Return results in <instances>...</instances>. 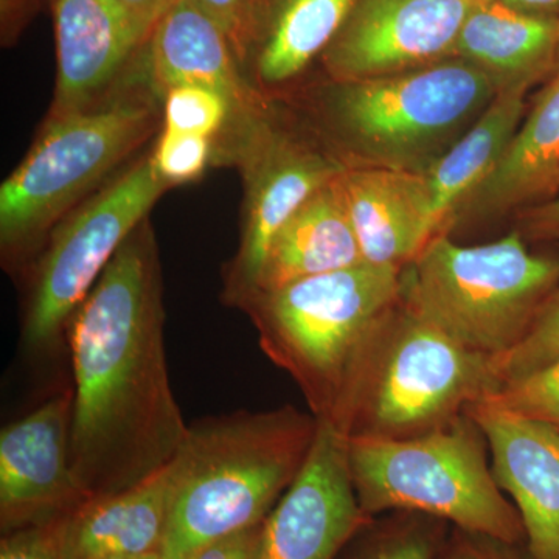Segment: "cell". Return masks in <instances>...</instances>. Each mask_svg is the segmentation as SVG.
Listing matches in <instances>:
<instances>
[{
	"instance_id": "1",
	"label": "cell",
	"mask_w": 559,
	"mask_h": 559,
	"mask_svg": "<svg viewBox=\"0 0 559 559\" xmlns=\"http://www.w3.org/2000/svg\"><path fill=\"white\" fill-rule=\"evenodd\" d=\"M156 237L146 218L69 320L70 465L87 499L135 487L189 436L173 393Z\"/></svg>"
},
{
	"instance_id": "2",
	"label": "cell",
	"mask_w": 559,
	"mask_h": 559,
	"mask_svg": "<svg viewBox=\"0 0 559 559\" xmlns=\"http://www.w3.org/2000/svg\"><path fill=\"white\" fill-rule=\"evenodd\" d=\"M319 421L297 407L238 411L189 425L160 557L186 559L270 516L310 457Z\"/></svg>"
},
{
	"instance_id": "3",
	"label": "cell",
	"mask_w": 559,
	"mask_h": 559,
	"mask_svg": "<svg viewBox=\"0 0 559 559\" xmlns=\"http://www.w3.org/2000/svg\"><path fill=\"white\" fill-rule=\"evenodd\" d=\"M492 359L399 304L360 352L333 417L347 439L404 440L448 428L500 388Z\"/></svg>"
},
{
	"instance_id": "4",
	"label": "cell",
	"mask_w": 559,
	"mask_h": 559,
	"mask_svg": "<svg viewBox=\"0 0 559 559\" xmlns=\"http://www.w3.org/2000/svg\"><path fill=\"white\" fill-rule=\"evenodd\" d=\"M159 92L127 79L105 100L49 116L27 156L0 187L3 261L16 263L156 131Z\"/></svg>"
},
{
	"instance_id": "5",
	"label": "cell",
	"mask_w": 559,
	"mask_h": 559,
	"mask_svg": "<svg viewBox=\"0 0 559 559\" xmlns=\"http://www.w3.org/2000/svg\"><path fill=\"white\" fill-rule=\"evenodd\" d=\"M401 267L358 266L250 296L240 310L260 347L296 381L318 419H330L381 320L399 304Z\"/></svg>"
},
{
	"instance_id": "6",
	"label": "cell",
	"mask_w": 559,
	"mask_h": 559,
	"mask_svg": "<svg viewBox=\"0 0 559 559\" xmlns=\"http://www.w3.org/2000/svg\"><path fill=\"white\" fill-rule=\"evenodd\" d=\"M559 285V260L533 255L520 231L480 246L439 234L401 271L400 299L463 347L496 359L527 336Z\"/></svg>"
},
{
	"instance_id": "7",
	"label": "cell",
	"mask_w": 559,
	"mask_h": 559,
	"mask_svg": "<svg viewBox=\"0 0 559 559\" xmlns=\"http://www.w3.org/2000/svg\"><path fill=\"white\" fill-rule=\"evenodd\" d=\"M348 465L366 516L415 511L452 527L525 543L520 511L499 488L487 439L468 414L415 439H348Z\"/></svg>"
},
{
	"instance_id": "8",
	"label": "cell",
	"mask_w": 559,
	"mask_h": 559,
	"mask_svg": "<svg viewBox=\"0 0 559 559\" xmlns=\"http://www.w3.org/2000/svg\"><path fill=\"white\" fill-rule=\"evenodd\" d=\"M498 92L484 70L452 58L395 75L334 81L326 114L337 139L369 165L425 173Z\"/></svg>"
},
{
	"instance_id": "9",
	"label": "cell",
	"mask_w": 559,
	"mask_h": 559,
	"mask_svg": "<svg viewBox=\"0 0 559 559\" xmlns=\"http://www.w3.org/2000/svg\"><path fill=\"white\" fill-rule=\"evenodd\" d=\"M151 151L95 190L53 227L33 274L22 341L44 352L66 334L69 320L124 240L148 218L167 191Z\"/></svg>"
},
{
	"instance_id": "10",
	"label": "cell",
	"mask_w": 559,
	"mask_h": 559,
	"mask_svg": "<svg viewBox=\"0 0 559 559\" xmlns=\"http://www.w3.org/2000/svg\"><path fill=\"white\" fill-rule=\"evenodd\" d=\"M266 110L229 128L231 157L240 164L245 182L241 241L224 275V300L237 308L257 289L277 231L347 168L277 130Z\"/></svg>"
},
{
	"instance_id": "11",
	"label": "cell",
	"mask_w": 559,
	"mask_h": 559,
	"mask_svg": "<svg viewBox=\"0 0 559 559\" xmlns=\"http://www.w3.org/2000/svg\"><path fill=\"white\" fill-rule=\"evenodd\" d=\"M480 0H356L323 53L333 81L395 75L454 57Z\"/></svg>"
},
{
	"instance_id": "12",
	"label": "cell",
	"mask_w": 559,
	"mask_h": 559,
	"mask_svg": "<svg viewBox=\"0 0 559 559\" xmlns=\"http://www.w3.org/2000/svg\"><path fill=\"white\" fill-rule=\"evenodd\" d=\"M318 421L310 457L264 521L261 559H336L371 520L353 487L347 437Z\"/></svg>"
},
{
	"instance_id": "13",
	"label": "cell",
	"mask_w": 559,
	"mask_h": 559,
	"mask_svg": "<svg viewBox=\"0 0 559 559\" xmlns=\"http://www.w3.org/2000/svg\"><path fill=\"white\" fill-rule=\"evenodd\" d=\"M72 403L66 390L0 433L2 535L66 520L90 500L70 465Z\"/></svg>"
},
{
	"instance_id": "14",
	"label": "cell",
	"mask_w": 559,
	"mask_h": 559,
	"mask_svg": "<svg viewBox=\"0 0 559 559\" xmlns=\"http://www.w3.org/2000/svg\"><path fill=\"white\" fill-rule=\"evenodd\" d=\"M53 16L57 86L49 116L105 100L154 27L117 0H55Z\"/></svg>"
},
{
	"instance_id": "15",
	"label": "cell",
	"mask_w": 559,
	"mask_h": 559,
	"mask_svg": "<svg viewBox=\"0 0 559 559\" xmlns=\"http://www.w3.org/2000/svg\"><path fill=\"white\" fill-rule=\"evenodd\" d=\"M466 414L487 439L499 488L520 511L533 559H559V432L546 423L476 403Z\"/></svg>"
},
{
	"instance_id": "16",
	"label": "cell",
	"mask_w": 559,
	"mask_h": 559,
	"mask_svg": "<svg viewBox=\"0 0 559 559\" xmlns=\"http://www.w3.org/2000/svg\"><path fill=\"white\" fill-rule=\"evenodd\" d=\"M146 70L162 97L176 86H201L229 98L230 123L266 110L245 75L226 31L193 0H175L146 43ZM227 127V128H229Z\"/></svg>"
},
{
	"instance_id": "17",
	"label": "cell",
	"mask_w": 559,
	"mask_h": 559,
	"mask_svg": "<svg viewBox=\"0 0 559 559\" xmlns=\"http://www.w3.org/2000/svg\"><path fill=\"white\" fill-rule=\"evenodd\" d=\"M337 182L364 263L403 270L436 237L423 173L347 167Z\"/></svg>"
},
{
	"instance_id": "18",
	"label": "cell",
	"mask_w": 559,
	"mask_h": 559,
	"mask_svg": "<svg viewBox=\"0 0 559 559\" xmlns=\"http://www.w3.org/2000/svg\"><path fill=\"white\" fill-rule=\"evenodd\" d=\"M178 487L175 460L135 487L87 500L66 518L68 559L160 555Z\"/></svg>"
},
{
	"instance_id": "19",
	"label": "cell",
	"mask_w": 559,
	"mask_h": 559,
	"mask_svg": "<svg viewBox=\"0 0 559 559\" xmlns=\"http://www.w3.org/2000/svg\"><path fill=\"white\" fill-rule=\"evenodd\" d=\"M559 20L511 9L500 0H480L455 43L454 58L468 61L498 90L530 84L554 73Z\"/></svg>"
},
{
	"instance_id": "20",
	"label": "cell",
	"mask_w": 559,
	"mask_h": 559,
	"mask_svg": "<svg viewBox=\"0 0 559 559\" xmlns=\"http://www.w3.org/2000/svg\"><path fill=\"white\" fill-rule=\"evenodd\" d=\"M337 178L305 202L277 231L253 294L364 263Z\"/></svg>"
},
{
	"instance_id": "21",
	"label": "cell",
	"mask_w": 559,
	"mask_h": 559,
	"mask_svg": "<svg viewBox=\"0 0 559 559\" xmlns=\"http://www.w3.org/2000/svg\"><path fill=\"white\" fill-rule=\"evenodd\" d=\"M559 176V70L540 91L524 124L495 170L455 210L457 216H491L557 189Z\"/></svg>"
},
{
	"instance_id": "22",
	"label": "cell",
	"mask_w": 559,
	"mask_h": 559,
	"mask_svg": "<svg viewBox=\"0 0 559 559\" xmlns=\"http://www.w3.org/2000/svg\"><path fill=\"white\" fill-rule=\"evenodd\" d=\"M530 84L500 90L436 164L423 173L436 234H448L455 210L491 175L520 130Z\"/></svg>"
},
{
	"instance_id": "23",
	"label": "cell",
	"mask_w": 559,
	"mask_h": 559,
	"mask_svg": "<svg viewBox=\"0 0 559 559\" xmlns=\"http://www.w3.org/2000/svg\"><path fill=\"white\" fill-rule=\"evenodd\" d=\"M356 0H285L257 51L255 90L296 79L330 44L348 20Z\"/></svg>"
},
{
	"instance_id": "24",
	"label": "cell",
	"mask_w": 559,
	"mask_h": 559,
	"mask_svg": "<svg viewBox=\"0 0 559 559\" xmlns=\"http://www.w3.org/2000/svg\"><path fill=\"white\" fill-rule=\"evenodd\" d=\"M451 525L415 511L371 518L336 559H436Z\"/></svg>"
},
{
	"instance_id": "25",
	"label": "cell",
	"mask_w": 559,
	"mask_h": 559,
	"mask_svg": "<svg viewBox=\"0 0 559 559\" xmlns=\"http://www.w3.org/2000/svg\"><path fill=\"white\" fill-rule=\"evenodd\" d=\"M231 105L226 95L201 86L171 87L162 98V130L218 138L229 127Z\"/></svg>"
},
{
	"instance_id": "26",
	"label": "cell",
	"mask_w": 559,
	"mask_h": 559,
	"mask_svg": "<svg viewBox=\"0 0 559 559\" xmlns=\"http://www.w3.org/2000/svg\"><path fill=\"white\" fill-rule=\"evenodd\" d=\"M479 403L546 423L559 432V358L527 377L503 382Z\"/></svg>"
},
{
	"instance_id": "27",
	"label": "cell",
	"mask_w": 559,
	"mask_h": 559,
	"mask_svg": "<svg viewBox=\"0 0 559 559\" xmlns=\"http://www.w3.org/2000/svg\"><path fill=\"white\" fill-rule=\"evenodd\" d=\"M559 358V288L543 305L527 336L507 355L492 359L500 382L520 380Z\"/></svg>"
},
{
	"instance_id": "28",
	"label": "cell",
	"mask_w": 559,
	"mask_h": 559,
	"mask_svg": "<svg viewBox=\"0 0 559 559\" xmlns=\"http://www.w3.org/2000/svg\"><path fill=\"white\" fill-rule=\"evenodd\" d=\"M213 139L162 130L156 146L151 151L154 170L165 186H183L204 175L213 157Z\"/></svg>"
},
{
	"instance_id": "29",
	"label": "cell",
	"mask_w": 559,
	"mask_h": 559,
	"mask_svg": "<svg viewBox=\"0 0 559 559\" xmlns=\"http://www.w3.org/2000/svg\"><path fill=\"white\" fill-rule=\"evenodd\" d=\"M66 520L5 533L0 540V559H68Z\"/></svg>"
},
{
	"instance_id": "30",
	"label": "cell",
	"mask_w": 559,
	"mask_h": 559,
	"mask_svg": "<svg viewBox=\"0 0 559 559\" xmlns=\"http://www.w3.org/2000/svg\"><path fill=\"white\" fill-rule=\"evenodd\" d=\"M436 559H533L524 544L469 532L459 527L450 528Z\"/></svg>"
},
{
	"instance_id": "31",
	"label": "cell",
	"mask_w": 559,
	"mask_h": 559,
	"mask_svg": "<svg viewBox=\"0 0 559 559\" xmlns=\"http://www.w3.org/2000/svg\"><path fill=\"white\" fill-rule=\"evenodd\" d=\"M264 521L253 527L212 540L200 549L191 551L186 559H261L263 558Z\"/></svg>"
},
{
	"instance_id": "32",
	"label": "cell",
	"mask_w": 559,
	"mask_h": 559,
	"mask_svg": "<svg viewBox=\"0 0 559 559\" xmlns=\"http://www.w3.org/2000/svg\"><path fill=\"white\" fill-rule=\"evenodd\" d=\"M226 31L241 64L246 57V40L253 0H193Z\"/></svg>"
},
{
	"instance_id": "33",
	"label": "cell",
	"mask_w": 559,
	"mask_h": 559,
	"mask_svg": "<svg viewBox=\"0 0 559 559\" xmlns=\"http://www.w3.org/2000/svg\"><path fill=\"white\" fill-rule=\"evenodd\" d=\"M522 227L530 237L539 240L559 238V198L530 209L522 216Z\"/></svg>"
},
{
	"instance_id": "34",
	"label": "cell",
	"mask_w": 559,
	"mask_h": 559,
	"mask_svg": "<svg viewBox=\"0 0 559 559\" xmlns=\"http://www.w3.org/2000/svg\"><path fill=\"white\" fill-rule=\"evenodd\" d=\"M117 2L154 25L175 0H117Z\"/></svg>"
},
{
	"instance_id": "35",
	"label": "cell",
	"mask_w": 559,
	"mask_h": 559,
	"mask_svg": "<svg viewBox=\"0 0 559 559\" xmlns=\"http://www.w3.org/2000/svg\"><path fill=\"white\" fill-rule=\"evenodd\" d=\"M500 2L511 9L539 14V16H554L555 11L559 10V0H500Z\"/></svg>"
},
{
	"instance_id": "36",
	"label": "cell",
	"mask_w": 559,
	"mask_h": 559,
	"mask_svg": "<svg viewBox=\"0 0 559 559\" xmlns=\"http://www.w3.org/2000/svg\"><path fill=\"white\" fill-rule=\"evenodd\" d=\"M160 555H148V557H105L98 559H159Z\"/></svg>"
},
{
	"instance_id": "37",
	"label": "cell",
	"mask_w": 559,
	"mask_h": 559,
	"mask_svg": "<svg viewBox=\"0 0 559 559\" xmlns=\"http://www.w3.org/2000/svg\"><path fill=\"white\" fill-rule=\"evenodd\" d=\"M559 70V36H558V49H557V58H555V69L554 73H557Z\"/></svg>"
},
{
	"instance_id": "38",
	"label": "cell",
	"mask_w": 559,
	"mask_h": 559,
	"mask_svg": "<svg viewBox=\"0 0 559 559\" xmlns=\"http://www.w3.org/2000/svg\"><path fill=\"white\" fill-rule=\"evenodd\" d=\"M558 187H559V176H558V180H557V189H558Z\"/></svg>"
},
{
	"instance_id": "39",
	"label": "cell",
	"mask_w": 559,
	"mask_h": 559,
	"mask_svg": "<svg viewBox=\"0 0 559 559\" xmlns=\"http://www.w3.org/2000/svg\"><path fill=\"white\" fill-rule=\"evenodd\" d=\"M159 559H164V558L160 557Z\"/></svg>"
}]
</instances>
